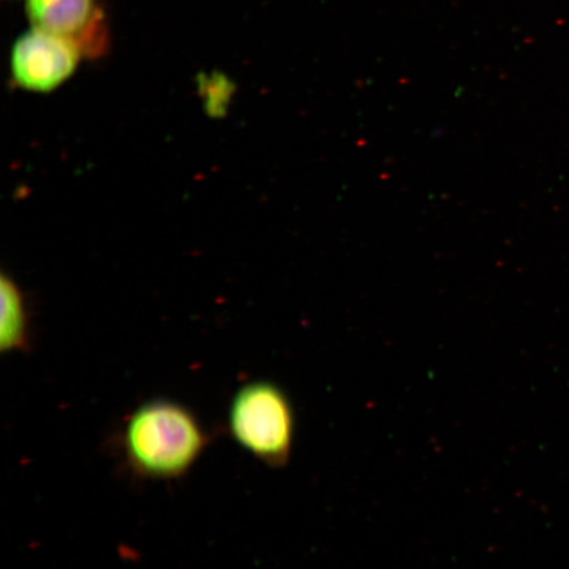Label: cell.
<instances>
[{
	"label": "cell",
	"mask_w": 569,
	"mask_h": 569,
	"mask_svg": "<svg viewBox=\"0 0 569 569\" xmlns=\"http://www.w3.org/2000/svg\"><path fill=\"white\" fill-rule=\"evenodd\" d=\"M209 445V431L196 412L166 398L139 405L127 417L119 437L128 468L146 480L182 478Z\"/></svg>",
	"instance_id": "cell-1"
},
{
	"label": "cell",
	"mask_w": 569,
	"mask_h": 569,
	"mask_svg": "<svg viewBox=\"0 0 569 569\" xmlns=\"http://www.w3.org/2000/svg\"><path fill=\"white\" fill-rule=\"evenodd\" d=\"M227 425L231 436L252 457L270 467L289 460L296 437L295 408L284 390L267 380L234 391Z\"/></svg>",
	"instance_id": "cell-2"
},
{
	"label": "cell",
	"mask_w": 569,
	"mask_h": 569,
	"mask_svg": "<svg viewBox=\"0 0 569 569\" xmlns=\"http://www.w3.org/2000/svg\"><path fill=\"white\" fill-rule=\"evenodd\" d=\"M82 51L73 41L33 27L11 51V73L18 87L48 92L73 76Z\"/></svg>",
	"instance_id": "cell-3"
},
{
	"label": "cell",
	"mask_w": 569,
	"mask_h": 569,
	"mask_svg": "<svg viewBox=\"0 0 569 569\" xmlns=\"http://www.w3.org/2000/svg\"><path fill=\"white\" fill-rule=\"evenodd\" d=\"M27 12L33 27L73 41L82 53L96 54L104 47L97 0H28Z\"/></svg>",
	"instance_id": "cell-4"
},
{
	"label": "cell",
	"mask_w": 569,
	"mask_h": 569,
	"mask_svg": "<svg viewBox=\"0 0 569 569\" xmlns=\"http://www.w3.org/2000/svg\"><path fill=\"white\" fill-rule=\"evenodd\" d=\"M2 323H0V348L2 352L23 351L30 346V322L24 298L18 284L2 276Z\"/></svg>",
	"instance_id": "cell-5"
},
{
	"label": "cell",
	"mask_w": 569,
	"mask_h": 569,
	"mask_svg": "<svg viewBox=\"0 0 569 569\" xmlns=\"http://www.w3.org/2000/svg\"><path fill=\"white\" fill-rule=\"evenodd\" d=\"M203 87L209 90L208 106L211 107L210 112L216 113L222 111L227 102H229L232 87L223 76H212L202 82Z\"/></svg>",
	"instance_id": "cell-6"
}]
</instances>
